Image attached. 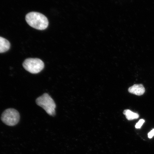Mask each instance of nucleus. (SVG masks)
Masks as SVG:
<instances>
[{"instance_id":"obj_1","label":"nucleus","mask_w":154,"mask_h":154,"mask_svg":"<svg viewBox=\"0 0 154 154\" xmlns=\"http://www.w3.org/2000/svg\"><path fill=\"white\" fill-rule=\"evenodd\" d=\"M26 22L30 26L38 30L45 29L49 25L47 17L39 13H29L26 15Z\"/></svg>"},{"instance_id":"obj_2","label":"nucleus","mask_w":154,"mask_h":154,"mask_svg":"<svg viewBox=\"0 0 154 154\" xmlns=\"http://www.w3.org/2000/svg\"><path fill=\"white\" fill-rule=\"evenodd\" d=\"M37 105L41 107L50 115L54 116L55 114V109L56 105L51 96L47 93H45L36 99Z\"/></svg>"},{"instance_id":"obj_3","label":"nucleus","mask_w":154,"mask_h":154,"mask_svg":"<svg viewBox=\"0 0 154 154\" xmlns=\"http://www.w3.org/2000/svg\"><path fill=\"white\" fill-rule=\"evenodd\" d=\"M23 66L28 72L36 74L43 70L44 64L41 60L38 58H28L23 63Z\"/></svg>"},{"instance_id":"obj_4","label":"nucleus","mask_w":154,"mask_h":154,"mask_svg":"<svg viewBox=\"0 0 154 154\" xmlns=\"http://www.w3.org/2000/svg\"><path fill=\"white\" fill-rule=\"evenodd\" d=\"M1 120L5 124L9 126H14L18 124L20 120V115L14 109H6L2 114Z\"/></svg>"},{"instance_id":"obj_5","label":"nucleus","mask_w":154,"mask_h":154,"mask_svg":"<svg viewBox=\"0 0 154 154\" xmlns=\"http://www.w3.org/2000/svg\"><path fill=\"white\" fill-rule=\"evenodd\" d=\"M128 91L134 95L141 96L145 92V89L142 84H134L128 88Z\"/></svg>"},{"instance_id":"obj_6","label":"nucleus","mask_w":154,"mask_h":154,"mask_svg":"<svg viewBox=\"0 0 154 154\" xmlns=\"http://www.w3.org/2000/svg\"><path fill=\"white\" fill-rule=\"evenodd\" d=\"M10 46L8 40L0 36V53H5L8 51Z\"/></svg>"},{"instance_id":"obj_7","label":"nucleus","mask_w":154,"mask_h":154,"mask_svg":"<svg viewBox=\"0 0 154 154\" xmlns=\"http://www.w3.org/2000/svg\"><path fill=\"white\" fill-rule=\"evenodd\" d=\"M126 118L128 120H132L139 118V115L137 113L133 112L130 109H125L123 112Z\"/></svg>"},{"instance_id":"obj_8","label":"nucleus","mask_w":154,"mask_h":154,"mask_svg":"<svg viewBox=\"0 0 154 154\" xmlns=\"http://www.w3.org/2000/svg\"><path fill=\"white\" fill-rule=\"evenodd\" d=\"M145 122V121L143 119H140L138 122L135 125L136 128L139 129L141 128V127Z\"/></svg>"},{"instance_id":"obj_9","label":"nucleus","mask_w":154,"mask_h":154,"mask_svg":"<svg viewBox=\"0 0 154 154\" xmlns=\"http://www.w3.org/2000/svg\"><path fill=\"white\" fill-rule=\"evenodd\" d=\"M154 136V129L151 131L148 134V137L149 138H151Z\"/></svg>"}]
</instances>
